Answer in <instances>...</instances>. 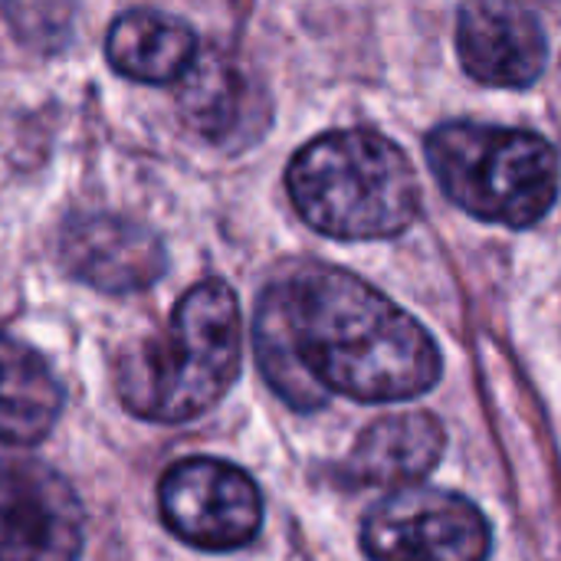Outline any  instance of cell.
I'll use <instances>...</instances> for the list:
<instances>
[{
	"instance_id": "1",
	"label": "cell",
	"mask_w": 561,
	"mask_h": 561,
	"mask_svg": "<svg viewBox=\"0 0 561 561\" xmlns=\"http://www.w3.org/2000/svg\"><path fill=\"white\" fill-rule=\"evenodd\" d=\"M253 339L263 378L296 411H319L329 394L362 404L421 398L444 368L414 316L335 266H309L270 286Z\"/></svg>"
},
{
	"instance_id": "2",
	"label": "cell",
	"mask_w": 561,
	"mask_h": 561,
	"mask_svg": "<svg viewBox=\"0 0 561 561\" xmlns=\"http://www.w3.org/2000/svg\"><path fill=\"white\" fill-rule=\"evenodd\" d=\"M240 375V302L224 279H204L178 299L164 332L128 348L118 398L158 424H184L210 411Z\"/></svg>"
},
{
	"instance_id": "3",
	"label": "cell",
	"mask_w": 561,
	"mask_h": 561,
	"mask_svg": "<svg viewBox=\"0 0 561 561\" xmlns=\"http://www.w3.org/2000/svg\"><path fill=\"white\" fill-rule=\"evenodd\" d=\"M299 217L335 240H388L421 210V184L408 154L375 131L312 138L286 168Z\"/></svg>"
},
{
	"instance_id": "4",
	"label": "cell",
	"mask_w": 561,
	"mask_h": 561,
	"mask_svg": "<svg viewBox=\"0 0 561 561\" xmlns=\"http://www.w3.org/2000/svg\"><path fill=\"white\" fill-rule=\"evenodd\" d=\"M424 148L440 191L480 220L533 227L559 197V154L536 131L447 122Z\"/></svg>"
},
{
	"instance_id": "5",
	"label": "cell",
	"mask_w": 561,
	"mask_h": 561,
	"mask_svg": "<svg viewBox=\"0 0 561 561\" xmlns=\"http://www.w3.org/2000/svg\"><path fill=\"white\" fill-rule=\"evenodd\" d=\"M493 533L463 496L404 486L368 510L362 549L371 561H486Z\"/></svg>"
},
{
	"instance_id": "6",
	"label": "cell",
	"mask_w": 561,
	"mask_h": 561,
	"mask_svg": "<svg viewBox=\"0 0 561 561\" xmlns=\"http://www.w3.org/2000/svg\"><path fill=\"white\" fill-rule=\"evenodd\" d=\"M158 510L178 539L204 552L243 549L263 526L260 486L250 473L217 457L174 463L158 483Z\"/></svg>"
},
{
	"instance_id": "7",
	"label": "cell",
	"mask_w": 561,
	"mask_h": 561,
	"mask_svg": "<svg viewBox=\"0 0 561 561\" xmlns=\"http://www.w3.org/2000/svg\"><path fill=\"white\" fill-rule=\"evenodd\" d=\"M82 523V503L56 470L0 463V561H79Z\"/></svg>"
},
{
	"instance_id": "8",
	"label": "cell",
	"mask_w": 561,
	"mask_h": 561,
	"mask_svg": "<svg viewBox=\"0 0 561 561\" xmlns=\"http://www.w3.org/2000/svg\"><path fill=\"white\" fill-rule=\"evenodd\" d=\"M59 260L69 276L99 293H141L168 270L164 243L118 214L72 217L59 233Z\"/></svg>"
},
{
	"instance_id": "9",
	"label": "cell",
	"mask_w": 561,
	"mask_h": 561,
	"mask_svg": "<svg viewBox=\"0 0 561 561\" xmlns=\"http://www.w3.org/2000/svg\"><path fill=\"white\" fill-rule=\"evenodd\" d=\"M463 69L486 85L526 89L549 62L542 20L519 3H467L457 20Z\"/></svg>"
},
{
	"instance_id": "10",
	"label": "cell",
	"mask_w": 561,
	"mask_h": 561,
	"mask_svg": "<svg viewBox=\"0 0 561 561\" xmlns=\"http://www.w3.org/2000/svg\"><path fill=\"white\" fill-rule=\"evenodd\" d=\"M447 431L434 414L381 417L355 440L342 477L355 486H414L444 457Z\"/></svg>"
},
{
	"instance_id": "11",
	"label": "cell",
	"mask_w": 561,
	"mask_h": 561,
	"mask_svg": "<svg viewBox=\"0 0 561 561\" xmlns=\"http://www.w3.org/2000/svg\"><path fill=\"white\" fill-rule=\"evenodd\" d=\"M105 56L115 72L135 82H174L194 66L197 36L174 13L125 10L108 26Z\"/></svg>"
},
{
	"instance_id": "12",
	"label": "cell",
	"mask_w": 561,
	"mask_h": 561,
	"mask_svg": "<svg viewBox=\"0 0 561 561\" xmlns=\"http://www.w3.org/2000/svg\"><path fill=\"white\" fill-rule=\"evenodd\" d=\"M62 411V385L39 352L0 332V440L39 444Z\"/></svg>"
},
{
	"instance_id": "13",
	"label": "cell",
	"mask_w": 561,
	"mask_h": 561,
	"mask_svg": "<svg viewBox=\"0 0 561 561\" xmlns=\"http://www.w3.org/2000/svg\"><path fill=\"white\" fill-rule=\"evenodd\" d=\"M243 102V82L233 66L224 59H194L184 76L181 105L194 128L204 135H224L233 128Z\"/></svg>"
}]
</instances>
